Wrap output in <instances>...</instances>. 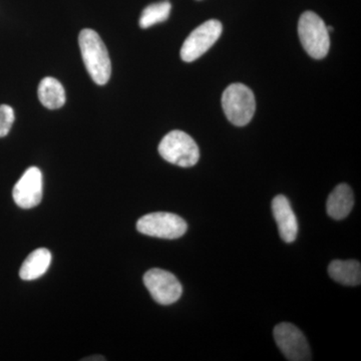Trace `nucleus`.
Instances as JSON below:
<instances>
[{
  "mask_svg": "<svg viewBox=\"0 0 361 361\" xmlns=\"http://www.w3.org/2000/svg\"><path fill=\"white\" fill-rule=\"evenodd\" d=\"M78 44L90 78L97 85H106L111 78V63L101 37L94 30L85 28L80 33Z\"/></svg>",
  "mask_w": 361,
  "mask_h": 361,
  "instance_id": "nucleus-1",
  "label": "nucleus"
},
{
  "mask_svg": "<svg viewBox=\"0 0 361 361\" xmlns=\"http://www.w3.org/2000/svg\"><path fill=\"white\" fill-rule=\"evenodd\" d=\"M159 153L164 160L183 168L193 167L200 159L198 145L186 133L172 130L161 140Z\"/></svg>",
  "mask_w": 361,
  "mask_h": 361,
  "instance_id": "nucleus-2",
  "label": "nucleus"
},
{
  "mask_svg": "<svg viewBox=\"0 0 361 361\" xmlns=\"http://www.w3.org/2000/svg\"><path fill=\"white\" fill-rule=\"evenodd\" d=\"M298 35L306 52L315 59H324L330 49L329 32L324 21L312 11H306L298 23Z\"/></svg>",
  "mask_w": 361,
  "mask_h": 361,
  "instance_id": "nucleus-3",
  "label": "nucleus"
},
{
  "mask_svg": "<svg viewBox=\"0 0 361 361\" xmlns=\"http://www.w3.org/2000/svg\"><path fill=\"white\" fill-rule=\"evenodd\" d=\"M222 106L228 120L237 126L248 125L256 110L253 92L243 84L230 85L223 92Z\"/></svg>",
  "mask_w": 361,
  "mask_h": 361,
  "instance_id": "nucleus-4",
  "label": "nucleus"
},
{
  "mask_svg": "<svg viewBox=\"0 0 361 361\" xmlns=\"http://www.w3.org/2000/svg\"><path fill=\"white\" fill-rule=\"evenodd\" d=\"M186 221L176 214L156 212L140 218L137 230L147 236L161 239H178L187 232Z\"/></svg>",
  "mask_w": 361,
  "mask_h": 361,
  "instance_id": "nucleus-5",
  "label": "nucleus"
},
{
  "mask_svg": "<svg viewBox=\"0 0 361 361\" xmlns=\"http://www.w3.org/2000/svg\"><path fill=\"white\" fill-rule=\"evenodd\" d=\"M223 26L219 20H210L198 26L185 40L180 49V59L192 63L203 56L219 39Z\"/></svg>",
  "mask_w": 361,
  "mask_h": 361,
  "instance_id": "nucleus-6",
  "label": "nucleus"
},
{
  "mask_svg": "<svg viewBox=\"0 0 361 361\" xmlns=\"http://www.w3.org/2000/svg\"><path fill=\"white\" fill-rule=\"evenodd\" d=\"M144 283L154 300L161 305L177 302L183 293L179 280L169 271L153 268L144 275Z\"/></svg>",
  "mask_w": 361,
  "mask_h": 361,
  "instance_id": "nucleus-7",
  "label": "nucleus"
},
{
  "mask_svg": "<svg viewBox=\"0 0 361 361\" xmlns=\"http://www.w3.org/2000/svg\"><path fill=\"white\" fill-rule=\"evenodd\" d=\"M274 339L285 357L291 361L311 360L310 344L295 325L280 323L274 329Z\"/></svg>",
  "mask_w": 361,
  "mask_h": 361,
  "instance_id": "nucleus-8",
  "label": "nucleus"
},
{
  "mask_svg": "<svg viewBox=\"0 0 361 361\" xmlns=\"http://www.w3.org/2000/svg\"><path fill=\"white\" fill-rule=\"evenodd\" d=\"M42 171L30 167L25 171L13 188V196L16 205L23 209H32L39 205L42 199Z\"/></svg>",
  "mask_w": 361,
  "mask_h": 361,
  "instance_id": "nucleus-9",
  "label": "nucleus"
},
{
  "mask_svg": "<svg viewBox=\"0 0 361 361\" xmlns=\"http://www.w3.org/2000/svg\"><path fill=\"white\" fill-rule=\"evenodd\" d=\"M271 207L280 237L285 243H293L298 234V222L295 214L292 210L290 202L283 195H278L273 199Z\"/></svg>",
  "mask_w": 361,
  "mask_h": 361,
  "instance_id": "nucleus-10",
  "label": "nucleus"
},
{
  "mask_svg": "<svg viewBox=\"0 0 361 361\" xmlns=\"http://www.w3.org/2000/svg\"><path fill=\"white\" fill-rule=\"evenodd\" d=\"M355 205V195L351 188L341 184L329 195L327 199V214L334 220H342L348 217Z\"/></svg>",
  "mask_w": 361,
  "mask_h": 361,
  "instance_id": "nucleus-11",
  "label": "nucleus"
},
{
  "mask_svg": "<svg viewBox=\"0 0 361 361\" xmlns=\"http://www.w3.org/2000/svg\"><path fill=\"white\" fill-rule=\"evenodd\" d=\"M51 263V252L45 248L37 249L25 259L20 270V276L26 281L37 279L47 272Z\"/></svg>",
  "mask_w": 361,
  "mask_h": 361,
  "instance_id": "nucleus-12",
  "label": "nucleus"
},
{
  "mask_svg": "<svg viewBox=\"0 0 361 361\" xmlns=\"http://www.w3.org/2000/svg\"><path fill=\"white\" fill-rule=\"evenodd\" d=\"M329 274L337 283L357 286L361 282V265L355 260H334L329 266Z\"/></svg>",
  "mask_w": 361,
  "mask_h": 361,
  "instance_id": "nucleus-13",
  "label": "nucleus"
},
{
  "mask_svg": "<svg viewBox=\"0 0 361 361\" xmlns=\"http://www.w3.org/2000/svg\"><path fill=\"white\" fill-rule=\"evenodd\" d=\"M40 103L49 110H56L66 104V92L63 85L56 78L47 77L39 85Z\"/></svg>",
  "mask_w": 361,
  "mask_h": 361,
  "instance_id": "nucleus-14",
  "label": "nucleus"
},
{
  "mask_svg": "<svg viewBox=\"0 0 361 361\" xmlns=\"http://www.w3.org/2000/svg\"><path fill=\"white\" fill-rule=\"evenodd\" d=\"M172 4L168 0L151 4L142 11L140 18V26L142 28H149L157 23H163L170 16Z\"/></svg>",
  "mask_w": 361,
  "mask_h": 361,
  "instance_id": "nucleus-15",
  "label": "nucleus"
},
{
  "mask_svg": "<svg viewBox=\"0 0 361 361\" xmlns=\"http://www.w3.org/2000/svg\"><path fill=\"white\" fill-rule=\"evenodd\" d=\"M14 123V111L11 106L7 104L0 106V137L8 134Z\"/></svg>",
  "mask_w": 361,
  "mask_h": 361,
  "instance_id": "nucleus-16",
  "label": "nucleus"
},
{
  "mask_svg": "<svg viewBox=\"0 0 361 361\" xmlns=\"http://www.w3.org/2000/svg\"><path fill=\"white\" fill-rule=\"evenodd\" d=\"M97 357V356H96ZM104 360V358H89V360Z\"/></svg>",
  "mask_w": 361,
  "mask_h": 361,
  "instance_id": "nucleus-17",
  "label": "nucleus"
}]
</instances>
